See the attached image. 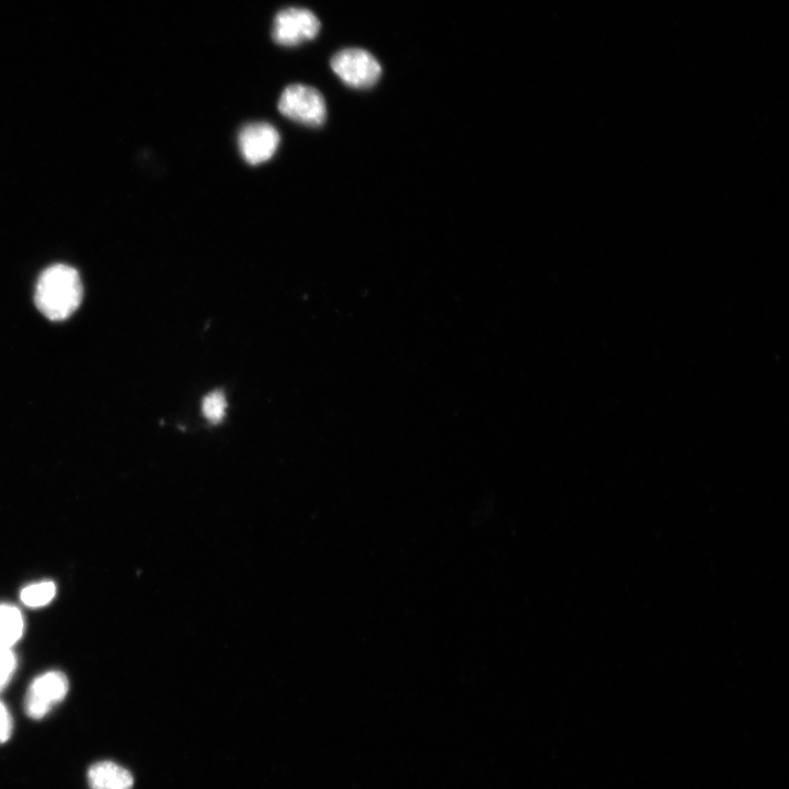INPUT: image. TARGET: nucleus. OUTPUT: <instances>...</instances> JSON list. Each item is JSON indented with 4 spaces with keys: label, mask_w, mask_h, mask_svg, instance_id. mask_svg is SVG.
I'll list each match as a JSON object with an SVG mask.
<instances>
[{
    "label": "nucleus",
    "mask_w": 789,
    "mask_h": 789,
    "mask_svg": "<svg viewBox=\"0 0 789 789\" xmlns=\"http://www.w3.org/2000/svg\"><path fill=\"white\" fill-rule=\"evenodd\" d=\"M83 284L78 272L66 265L44 270L36 290L39 311L53 322L71 317L83 300Z\"/></svg>",
    "instance_id": "nucleus-1"
},
{
    "label": "nucleus",
    "mask_w": 789,
    "mask_h": 789,
    "mask_svg": "<svg viewBox=\"0 0 789 789\" xmlns=\"http://www.w3.org/2000/svg\"><path fill=\"white\" fill-rule=\"evenodd\" d=\"M279 110L284 117L312 128L323 125L327 116L323 95L317 89L302 84L285 88Z\"/></svg>",
    "instance_id": "nucleus-2"
},
{
    "label": "nucleus",
    "mask_w": 789,
    "mask_h": 789,
    "mask_svg": "<svg viewBox=\"0 0 789 789\" xmlns=\"http://www.w3.org/2000/svg\"><path fill=\"white\" fill-rule=\"evenodd\" d=\"M334 73L347 86L368 89L379 82L382 66L368 51L346 49L338 52L331 60Z\"/></svg>",
    "instance_id": "nucleus-3"
},
{
    "label": "nucleus",
    "mask_w": 789,
    "mask_h": 789,
    "mask_svg": "<svg viewBox=\"0 0 789 789\" xmlns=\"http://www.w3.org/2000/svg\"><path fill=\"white\" fill-rule=\"evenodd\" d=\"M320 30V21L311 10L287 8L274 18L272 38L282 47H296L314 40Z\"/></svg>",
    "instance_id": "nucleus-4"
},
{
    "label": "nucleus",
    "mask_w": 789,
    "mask_h": 789,
    "mask_svg": "<svg viewBox=\"0 0 789 789\" xmlns=\"http://www.w3.org/2000/svg\"><path fill=\"white\" fill-rule=\"evenodd\" d=\"M70 690L64 673L52 671L34 680L26 697V713L32 719H42L61 703Z\"/></svg>",
    "instance_id": "nucleus-5"
},
{
    "label": "nucleus",
    "mask_w": 789,
    "mask_h": 789,
    "mask_svg": "<svg viewBox=\"0 0 789 789\" xmlns=\"http://www.w3.org/2000/svg\"><path fill=\"white\" fill-rule=\"evenodd\" d=\"M279 145V132L265 122L246 125L238 136L240 153L250 165L266 163L276 154Z\"/></svg>",
    "instance_id": "nucleus-6"
},
{
    "label": "nucleus",
    "mask_w": 789,
    "mask_h": 789,
    "mask_svg": "<svg viewBox=\"0 0 789 789\" xmlns=\"http://www.w3.org/2000/svg\"><path fill=\"white\" fill-rule=\"evenodd\" d=\"M88 784L91 789H132L134 779L131 772L123 766L102 761L89 769Z\"/></svg>",
    "instance_id": "nucleus-7"
},
{
    "label": "nucleus",
    "mask_w": 789,
    "mask_h": 789,
    "mask_svg": "<svg viewBox=\"0 0 789 789\" xmlns=\"http://www.w3.org/2000/svg\"><path fill=\"white\" fill-rule=\"evenodd\" d=\"M25 622L13 605H0V648L10 649L24 634Z\"/></svg>",
    "instance_id": "nucleus-8"
},
{
    "label": "nucleus",
    "mask_w": 789,
    "mask_h": 789,
    "mask_svg": "<svg viewBox=\"0 0 789 789\" xmlns=\"http://www.w3.org/2000/svg\"><path fill=\"white\" fill-rule=\"evenodd\" d=\"M55 593L56 588L53 582H41L22 590L21 601L30 608H41L54 599Z\"/></svg>",
    "instance_id": "nucleus-9"
},
{
    "label": "nucleus",
    "mask_w": 789,
    "mask_h": 789,
    "mask_svg": "<svg viewBox=\"0 0 789 789\" xmlns=\"http://www.w3.org/2000/svg\"><path fill=\"white\" fill-rule=\"evenodd\" d=\"M226 409V398L221 392H213L203 399L202 413L212 423L221 422L225 417Z\"/></svg>",
    "instance_id": "nucleus-10"
},
{
    "label": "nucleus",
    "mask_w": 789,
    "mask_h": 789,
    "mask_svg": "<svg viewBox=\"0 0 789 789\" xmlns=\"http://www.w3.org/2000/svg\"><path fill=\"white\" fill-rule=\"evenodd\" d=\"M17 666L16 656L10 649L0 648V691L6 688Z\"/></svg>",
    "instance_id": "nucleus-11"
},
{
    "label": "nucleus",
    "mask_w": 789,
    "mask_h": 789,
    "mask_svg": "<svg viewBox=\"0 0 789 789\" xmlns=\"http://www.w3.org/2000/svg\"><path fill=\"white\" fill-rule=\"evenodd\" d=\"M11 733H13V718H11L7 707L0 702V743L7 742Z\"/></svg>",
    "instance_id": "nucleus-12"
}]
</instances>
